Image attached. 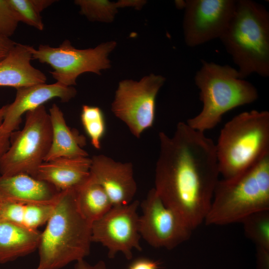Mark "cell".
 <instances>
[{"label":"cell","instance_id":"6da1fadb","mask_svg":"<svg viewBox=\"0 0 269 269\" xmlns=\"http://www.w3.org/2000/svg\"><path fill=\"white\" fill-rule=\"evenodd\" d=\"M158 136L154 188L193 230L205 220L219 181L215 143L186 122L178 123L172 136Z\"/></svg>","mask_w":269,"mask_h":269},{"label":"cell","instance_id":"7a4b0ae2","mask_svg":"<svg viewBox=\"0 0 269 269\" xmlns=\"http://www.w3.org/2000/svg\"><path fill=\"white\" fill-rule=\"evenodd\" d=\"M91 226L78 208L75 188L60 191L41 233L36 269H60L83 260L90 252Z\"/></svg>","mask_w":269,"mask_h":269},{"label":"cell","instance_id":"3957f363","mask_svg":"<svg viewBox=\"0 0 269 269\" xmlns=\"http://www.w3.org/2000/svg\"><path fill=\"white\" fill-rule=\"evenodd\" d=\"M241 78L256 73L269 76V13L250 0H237L234 14L219 38Z\"/></svg>","mask_w":269,"mask_h":269},{"label":"cell","instance_id":"277c9868","mask_svg":"<svg viewBox=\"0 0 269 269\" xmlns=\"http://www.w3.org/2000/svg\"><path fill=\"white\" fill-rule=\"evenodd\" d=\"M194 82L200 91L201 111L186 122L202 133L216 127L227 112L256 101L259 94L250 82L240 78L238 71L228 65L202 60Z\"/></svg>","mask_w":269,"mask_h":269},{"label":"cell","instance_id":"5b68a950","mask_svg":"<svg viewBox=\"0 0 269 269\" xmlns=\"http://www.w3.org/2000/svg\"><path fill=\"white\" fill-rule=\"evenodd\" d=\"M220 174L233 178L269 154V112L241 113L227 122L215 144Z\"/></svg>","mask_w":269,"mask_h":269},{"label":"cell","instance_id":"8992f818","mask_svg":"<svg viewBox=\"0 0 269 269\" xmlns=\"http://www.w3.org/2000/svg\"><path fill=\"white\" fill-rule=\"evenodd\" d=\"M269 210V154L241 174L219 180L207 225L241 222L248 215Z\"/></svg>","mask_w":269,"mask_h":269},{"label":"cell","instance_id":"52a82bcc","mask_svg":"<svg viewBox=\"0 0 269 269\" xmlns=\"http://www.w3.org/2000/svg\"><path fill=\"white\" fill-rule=\"evenodd\" d=\"M25 114L23 129L10 134L9 147L0 161V176L35 178L49 152L52 138L49 113L42 105Z\"/></svg>","mask_w":269,"mask_h":269},{"label":"cell","instance_id":"ba28073f","mask_svg":"<svg viewBox=\"0 0 269 269\" xmlns=\"http://www.w3.org/2000/svg\"><path fill=\"white\" fill-rule=\"evenodd\" d=\"M114 41L103 42L94 48L79 49L66 39L58 47L40 44L38 48L27 45L32 59L50 65L52 77L62 85H76V79L85 72L101 74L111 66L108 55L116 46Z\"/></svg>","mask_w":269,"mask_h":269},{"label":"cell","instance_id":"9c48e42d","mask_svg":"<svg viewBox=\"0 0 269 269\" xmlns=\"http://www.w3.org/2000/svg\"><path fill=\"white\" fill-rule=\"evenodd\" d=\"M165 81L164 77L151 74L139 81L127 79L119 84L112 111L137 138L154 123L156 96Z\"/></svg>","mask_w":269,"mask_h":269},{"label":"cell","instance_id":"30bf717a","mask_svg":"<svg viewBox=\"0 0 269 269\" xmlns=\"http://www.w3.org/2000/svg\"><path fill=\"white\" fill-rule=\"evenodd\" d=\"M137 200L126 205L115 206L91 226L92 242L98 243L108 250L110 259L121 252L128 260L132 258V251L141 250L140 245L139 216Z\"/></svg>","mask_w":269,"mask_h":269},{"label":"cell","instance_id":"8fae6325","mask_svg":"<svg viewBox=\"0 0 269 269\" xmlns=\"http://www.w3.org/2000/svg\"><path fill=\"white\" fill-rule=\"evenodd\" d=\"M140 206L139 233L149 245L171 250L190 238L193 230L163 203L154 188L148 191Z\"/></svg>","mask_w":269,"mask_h":269},{"label":"cell","instance_id":"7c38bea8","mask_svg":"<svg viewBox=\"0 0 269 269\" xmlns=\"http://www.w3.org/2000/svg\"><path fill=\"white\" fill-rule=\"evenodd\" d=\"M237 0H187L184 1L185 42L195 47L220 38L234 14Z\"/></svg>","mask_w":269,"mask_h":269},{"label":"cell","instance_id":"4fadbf2b","mask_svg":"<svg viewBox=\"0 0 269 269\" xmlns=\"http://www.w3.org/2000/svg\"><path fill=\"white\" fill-rule=\"evenodd\" d=\"M91 158L90 175L103 188L113 206L131 203L137 189L133 164L117 161L104 154Z\"/></svg>","mask_w":269,"mask_h":269},{"label":"cell","instance_id":"5bb4252c","mask_svg":"<svg viewBox=\"0 0 269 269\" xmlns=\"http://www.w3.org/2000/svg\"><path fill=\"white\" fill-rule=\"evenodd\" d=\"M77 91L73 86H66L56 82L55 83L37 84L16 89L14 101L7 105L3 120L0 127V133L11 134L17 129L21 116L35 110L54 98H59L63 103L74 98Z\"/></svg>","mask_w":269,"mask_h":269},{"label":"cell","instance_id":"9a60e30c","mask_svg":"<svg viewBox=\"0 0 269 269\" xmlns=\"http://www.w3.org/2000/svg\"><path fill=\"white\" fill-rule=\"evenodd\" d=\"M91 158L88 156L62 157L43 162L36 177L59 191L74 189L90 177Z\"/></svg>","mask_w":269,"mask_h":269},{"label":"cell","instance_id":"2e32d148","mask_svg":"<svg viewBox=\"0 0 269 269\" xmlns=\"http://www.w3.org/2000/svg\"><path fill=\"white\" fill-rule=\"evenodd\" d=\"M27 45L17 43L0 61V87L16 89L46 83L47 77L31 64Z\"/></svg>","mask_w":269,"mask_h":269},{"label":"cell","instance_id":"e0dca14e","mask_svg":"<svg viewBox=\"0 0 269 269\" xmlns=\"http://www.w3.org/2000/svg\"><path fill=\"white\" fill-rule=\"evenodd\" d=\"M60 192L48 182L26 174L0 176V194L5 201L23 204L52 203Z\"/></svg>","mask_w":269,"mask_h":269},{"label":"cell","instance_id":"ac0fdd59","mask_svg":"<svg viewBox=\"0 0 269 269\" xmlns=\"http://www.w3.org/2000/svg\"><path fill=\"white\" fill-rule=\"evenodd\" d=\"M52 138L51 147L44 161L56 158L88 156L83 147L85 137L76 130H71L66 124L64 115L59 107L53 104L49 111Z\"/></svg>","mask_w":269,"mask_h":269},{"label":"cell","instance_id":"d6986e66","mask_svg":"<svg viewBox=\"0 0 269 269\" xmlns=\"http://www.w3.org/2000/svg\"><path fill=\"white\" fill-rule=\"evenodd\" d=\"M41 233L0 218V264L34 252L38 247Z\"/></svg>","mask_w":269,"mask_h":269},{"label":"cell","instance_id":"ffe728a7","mask_svg":"<svg viewBox=\"0 0 269 269\" xmlns=\"http://www.w3.org/2000/svg\"><path fill=\"white\" fill-rule=\"evenodd\" d=\"M75 190L77 204L81 213L92 224L102 217L113 207L103 188L91 175Z\"/></svg>","mask_w":269,"mask_h":269},{"label":"cell","instance_id":"44dd1931","mask_svg":"<svg viewBox=\"0 0 269 269\" xmlns=\"http://www.w3.org/2000/svg\"><path fill=\"white\" fill-rule=\"evenodd\" d=\"M240 223L243 224L246 236L256 247L269 250V210L252 213Z\"/></svg>","mask_w":269,"mask_h":269},{"label":"cell","instance_id":"7402d4cb","mask_svg":"<svg viewBox=\"0 0 269 269\" xmlns=\"http://www.w3.org/2000/svg\"><path fill=\"white\" fill-rule=\"evenodd\" d=\"M81 120L91 143L97 149L101 148V141L106 131L104 114L98 107L82 106Z\"/></svg>","mask_w":269,"mask_h":269},{"label":"cell","instance_id":"603a6c76","mask_svg":"<svg viewBox=\"0 0 269 269\" xmlns=\"http://www.w3.org/2000/svg\"><path fill=\"white\" fill-rule=\"evenodd\" d=\"M75 4L80 8V13L89 20L112 22L119 8L117 2L99 0H76Z\"/></svg>","mask_w":269,"mask_h":269},{"label":"cell","instance_id":"cb8c5ba5","mask_svg":"<svg viewBox=\"0 0 269 269\" xmlns=\"http://www.w3.org/2000/svg\"><path fill=\"white\" fill-rule=\"evenodd\" d=\"M55 202L48 204H23L21 225L37 230V228L48 221L53 211Z\"/></svg>","mask_w":269,"mask_h":269},{"label":"cell","instance_id":"d4e9b609","mask_svg":"<svg viewBox=\"0 0 269 269\" xmlns=\"http://www.w3.org/2000/svg\"><path fill=\"white\" fill-rule=\"evenodd\" d=\"M19 22H22L39 30H43L44 23L40 12L33 0H9Z\"/></svg>","mask_w":269,"mask_h":269},{"label":"cell","instance_id":"484cf974","mask_svg":"<svg viewBox=\"0 0 269 269\" xmlns=\"http://www.w3.org/2000/svg\"><path fill=\"white\" fill-rule=\"evenodd\" d=\"M19 22L9 0H0V35L9 38Z\"/></svg>","mask_w":269,"mask_h":269},{"label":"cell","instance_id":"4316f807","mask_svg":"<svg viewBox=\"0 0 269 269\" xmlns=\"http://www.w3.org/2000/svg\"><path fill=\"white\" fill-rule=\"evenodd\" d=\"M128 269H158V263L146 258H139L134 261Z\"/></svg>","mask_w":269,"mask_h":269},{"label":"cell","instance_id":"83f0119b","mask_svg":"<svg viewBox=\"0 0 269 269\" xmlns=\"http://www.w3.org/2000/svg\"><path fill=\"white\" fill-rule=\"evenodd\" d=\"M258 269H269V250L256 247Z\"/></svg>","mask_w":269,"mask_h":269},{"label":"cell","instance_id":"f1b7e54d","mask_svg":"<svg viewBox=\"0 0 269 269\" xmlns=\"http://www.w3.org/2000/svg\"><path fill=\"white\" fill-rule=\"evenodd\" d=\"M16 44L9 38L0 35V61L6 56Z\"/></svg>","mask_w":269,"mask_h":269},{"label":"cell","instance_id":"f546056e","mask_svg":"<svg viewBox=\"0 0 269 269\" xmlns=\"http://www.w3.org/2000/svg\"><path fill=\"white\" fill-rule=\"evenodd\" d=\"M74 269H107L105 263L100 261L94 265H91L84 260H81L76 262Z\"/></svg>","mask_w":269,"mask_h":269},{"label":"cell","instance_id":"4dcf8cb0","mask_svg":"<svg viewBox=\"0 0 269 269\" xmlns=\"http://www.w3.org/2000/svg\"><path fill=\"white\" fill-rule=\"evenodd\" d=\"M10 134L0 133V161L9 147Z\"/></svg>","mask_w":269,"mask_h":269},{"label":"cell","instance_id":"1f68e13d","mask_svg":"<svg viewBox=\"0 0 269 269\" xmlns=\"http://www.w3.org/2000/svg\"><path fill=\"white\" fill-rule=\"evenodd\" d=\"M145 2L144 0H120L117 2L119 8L132 6L136 9L140 8Z\"/></svg>","mask_w":269,"mask_h":269},{"label":"cell","instance_id":"d6a6232c","mask_svg":"<svg viewBox=\"0 0 269 269\" xmlns=\"http://www.w3.org/2000/svg\"><path fill=\"white\" fill-rule=\"evenodd\" d=\"M7 107V105L3 106L0 108V127L2 124V123L3 120V118L4 116Z\"/></svg>","mask_w":269,"mask_h":269},{"label":"cell","instance_id":"836d02e7","mask_svg":"<svg viewBox=\"0 0 269 269\" xmlns=\"http://www.w3.org/2000/svg\"><path fill=\"white\" fill-rule=\"evenodd\" d=\"M4 201H5L4 199H3L1 195L0 194V214L1 211V209L2 208L3 204L4 203Z\"/></svg>","mask_w":269,"mask_h":269}]
</instances>
